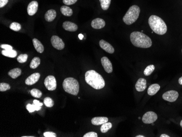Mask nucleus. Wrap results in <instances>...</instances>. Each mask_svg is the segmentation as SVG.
I'll return each instance as SVG.
<instances>
[{
	"label": "nucleus",
	"mask_w": 182,
	"mask_h": 137,
	"mask_svg": "<svg viewBox=\"0 0 182 137\" xmlns=\"http://www.w3.org/2000/svg\"><path fill=\"white\" fill-rule=\"evenodd\" d=\"M86 82L96 90L104 88L105 83L102 76L94 70H88L85 73Z\"/></svg>",
	"instance_id": "f257e3e1"
},
{
	"label": "nucleus",
	"mask_w": 182,
	"mask_h": 137,
	"mask_svg": "<svg viewBox=\"0 0 182 137\" xmlns=\"http://www.w3.org/2000/svg\"><path fill=\"white\" fill-rule=\"evenodd\" d=\"M131 42L135 47L148 48L152 45V40L148 36L141 32L135 31L130 34Z\"/></svg>",
	"instance_id": "f03ea898"
},
{
	"label": "nucleus",
	"mask_w": 182,
	"mask_h": 137,
	"mask_svg": "<svg viewBox=\"0 0 182 137\" xmlns=\"http://www.w3.org/2000/svg\"><path fill=\"white\" fill-rule=\"evenodd\" d=\"M148 23L152 30L156 34L163 35L166 33V24L159 16L154 15L151 16L148 19Z\"/></svg>",
	"instance_id": "7ed1b4c3"
},
{
	"label": "nucleus",
	"mask_w": 182,
	"mask_h": 137,
	"mask_svg": "<svg viewBox=\"0 0 182 137\" xmlns=\"http://www.w3.org/2000/svg\"><path fill=\"white\" fill-rule=\"evenodd\" d=\"M140 13V8L139 6L136 5H132L123 16V22L128 25L133 24L139 18Z\"/></svg>",
	"instance_id": "20e7f679"
},
{
	"label": "nucleus",
	"mask_w": 182,
	"mask_h": 137,
	"mask_svg": "<svg viewBox=\"0 0 182 137\" xmlns=\"http://www.w3.org/2000/svg\"><path fill=\"white\" fill-rule=\"evenodd\" d=\"M63 88L67 93L77 96L79 92V84L73 78H67L63 82Z\"/></svg>",
	"instance_id": "39448f33"
},
{
	"label": "nucleus",
	"mask_w": 182,
	"mask_h": 137,
	"mask_svg": "<svg viewBox=\"0 0 182 137\" xmlns=\"http://www.w3.org/2000/svg\"><path fill=\"white\" fill-rule=\"evenodd\" d=\"M44 85L49 91L56 90L57 87L56 80L52 75L48 76L44 80Z\"/></svg>",
	"instance_id": "423d86ee"
},
{
	"label": "nucleus",
	"mask_w": 182,
	"mask_h": 137,
	"mask_svg": "<svg viewBox=\"0 0 182 137\" xmlns=\"http://www.w3.org/2000/svg\"><path fill=\"white\" fill-rule=\"evenodd\" d=\"M157 119L158 116L156 113H155L153 111H148L144 114L142 120L144 124H150L156 121Z\"/></svg>",
	"instance_id": "0eeeda50"
},
{
	"label": "nucleus",
	"mask_w": 182,
	"mask_h": 137,
	"mask_svg": "<svg viewBox=\"0 0 182 137\" xmlns=\"http://www.w3.org/2000/svg\"><path fill=\"white\" fill-rule=\"evenodd\" d=\"M179 96L178 92L174 90H170L167 91L162 95V98L165 101L170 102H173L177 100Z\"/></svg>",
	"instance_id": "6e6552de"
},
{
	"label": "nucleus",
	"mask_w": 182,
	"mask_h": 137,
	"mask_svg": "<svg viewBox=\"0 0 182 137\" xmlns=\"http://www.w3.org/2000/svg\"><path fill=\"white\" fill-rule=\"evenodd\" d=\"M51 42L52 46L57 49V50H62L64 49L65 47V44L63 41H62L61 38H60L59 37L57 36H53L51 38Z\"/></svg>",
	"instance_id": "1a4fd4ad"
},
{
	"label": "nucleus",
	"mask_w": 182,
	"mask_h": 137,
	"mask_svg": "<svg viewBox=\"0 0 182 137\" xmlns=\"http://www.w3.org/2000/svg\"><path fill=\"white\" fill-rule=\"evenodd\" d=\"M101 62L106 72L108 73H111L112 72L113 68L110 59H108V57H103L101 59Z\"/></svg>",
	"instance_id": "9d476101"
},
{
	"label": "nucleus",
	"mask_w": 182,
	"mask_h": 137,
	"mask_svg": "<svg viewBox=\"0 0 182 137\" xmlns=\"http://www.w3.org/2000/svg\"><path fill=\"white\" fill-rule=\"evenodd\" d=\"M38 2L36 1H32L28 4V7H27V13L28 15L30 16L34 15L38 10Z\"/></svg>",
	"instance_id": "9b49d317"
},
{
	"label": "nucleus",
	"mask_w": 182,
	"mask_h": 137,
	"mask_svg": "<svg viewBox=\"0 0 182 137\" xmlns=\"http://www.w3.org/2000/svg\"><path fill=\"white\" fill-rule=\"evenodd\" d=\"M99 45L103 50H104L105 52H107L108 53L113 54L115 52V49L113 48V47L110 43H109L108 42L103 39H102L99 41Z\"/></svg>",
	"instance_id": "f8f14e48"
},
{
	"label": "nucleus",
	"mask_w": 182,
	"mask_h": 137,
	"mask_svg": "<svg viewBox=\"0 0 182 137\" xmlns=\"http://www.w3.org/2000/svg\"><path fill=\"white\" fill-rule=\"evenodd\" d=\"M41 77V74L38 73H35L29 76L25 80V84L27 85H32L38 81Z\"/></svg>",
	"instance_id": "ddd939ff"
},
{
	"label": "nucleus",
	"mask_w": 182,
	"mask_h": 137,
	"mask_svg": "<svg viewBox=\"0 0 182 137\" xmlns=\"http://www.w3.org/2000/svg\"><path fill=\"white\" fill-rule=\"evenodd\" d=\"M135 88L138 92H142L145 90L147 88L146 80L144 78H140L136 82Z\"/></svg>",
	"instance_id": "4468645a"
},
{
	"label": "nucleus",
	"mask_w": 182,
	"mask_h": 137,
	"mask_svg": "<svg viewBox=\"0 0 182 137\" xmlns=\"http://www.w3.org/2000/svg\"><path fill=\"white\" fill-rule=\"evenodd\" d=\"M105 26V21L103 19L96 18L91 22V26L93 29H101Z\"/></svg>",
	"instance_id": "2eb2a0df"
},
{
	"label": "nucleus",
	"mask_w": 182,
	"mask_h": 137,
	"mask_svg": "<svg viewBox=\"0 0 182 137\" xmlns=\"http://www.w3.org/2000/svg\"><path fill=\"white\" fill-rule=\"evenodd\" d=\"M63 27L66 31L75 32L77 31L78 27L75 23L70 21H65L63 23Z\"/></svg>",
	"instance_id": "dca6fc26"
},
{
	"label": "nucleus",
	"mask_w": 182,
	"mask_h": 137,
	"mask_svg": "<svg viewBox=\"0 0 182 137\" xmlns=\"http://www.w3.org/2000/svg\"><path fill=\"white\" fill-rule=\"evenodd\" d=\"M107 122H108V118L106 117H95L91 120L92 124L95 126H99Z\"/></svg>",
	"instance_id": "f3484780"
},
{
	"label": "nucleus",
	"mask_w": 182,
	"mask_h": 137,
	"mask_svg": "<svg viewBox=\"0 0 182 137\" xmlns=\"http://www.w3.org/2000/svg\"><path fill=\"white\" fill-rule=\"evenodd\" d=\"M56 16V12L54 9H50L45 14V19L48 22H52Z\"/></svg>",
	"instance_id": "a211bd4d"
},
{
	"label": "nucleus",
	"mask_w": 182,
	"mask_h": 137,
	"mask_svg": "<svg viewBox=\"0 0 182 137\" xmlns=\"http://www.w3.org/2000/svg\"><path fill=\"white\" fill-rule=\"evenodd\" d=\"M160 88V86L158 84H154L150 86L148 88L147 93L150 96H153L155 95Z\"/></svg>",
	"instance_id": "6ab92c4d"
},
{
	"label": "nucleus",
	"mask_w": 182,
	"mask_h": 137,
	"mask_svg": "<svg viewBox=\"0 0 182 137\" xmlns=\"http://www.w3.org/2000/svg\"><path fill=\"white\" fill-rule=\"evenodd\" d=\"M32 41H33L34 47L35 48L37 52H38L39 53H42L44 50V48L43 45L41 44V42L36 38H34Z\"/></svg>",
	"instance_id": "aec40b11"
},
{
	"label": "nucleus",
	"mask_w": 182,
	"mask_h": 137,
	"mask_svg": "<svg viewBox=\"0 0 182 137\" xmlns=\"http://www.w3.org/2000/svg\"><path fill=\"white\" fill-rule=\"evenodd\" d=\"M60 10L62 14L64 16H70L73 14V10L72 9L67 5H63L62 6Z\"/></svg>",
	"instance_id": "412c9836"
},
{
	"label": "nucleus",
	"mask_w": 182,
	"mask_h": 137,
	"mask_svg": "<svg viewBox=\"0 0 182 137\" xmlns=\"http://www.w3.org/2000/svg\"><path fill=\"white\" fill-rule=\"evenodd\" d=\"M21 70L18 68L10 70L8 72V75L13 79L18 78V77H19L21 75Z\"/></svg>",
	"instance_id": "4be33fe9"
},
{
	"label": "nucleus",
	"mask_w": 182,
	"mask_h": 137,
	"mask_svg": "<svg viewBox=\"0 0 182 137\" xmlns=\"http://www.w3.org/2000/svg\"><path fill=\"white\" fill-rule=\"evenodd\" d=\"M2 54L7 57L14 58L17 55V52L14 50H3L2 51Z\"/></svg>",
	"instance_id": "5701e85b"
},
{
	"label": "nucleus",
	"mask_w": 182,
	"mask_h": 137,
	"mask_svg": "<svg viewBox=\"0 0 182 137\" xmlns=\"http://www.w3.org/2000/svg\"><path fill=\"white\" fill-rule=\"evenodd\" d=\"M40 63H41V59L38 57H34L31 61L30 66L32 69H35L38 67Z\"/></svg>",
	"instance_id": "b1692460"
},
{
	"label": "nucleus",
	"mask_w": 182,
	"mask_h": 137,
	"mask_svg": "<svg viewBox=\"0 0 182 137\" xmlns=\"http://www.w3.org/2000/svg\"><path fill=\"white\" fill-rule=\"evenodd\" d=\"M112 127V124L110 122H106L104 124H102V126L100 127V131L104 133L108 132L109 129H110Z\"/></svg>",
	"instance_id": "393cba45"
},
{
	"label": "nucleus",
	"mask_w": 182,
	"mask_h": 137,
	"mask_svg": "<svg viewBox=\"0 0 182 137\" xmlns=\"http://www.w3.org/2000/svg\"><path fill=\"white\" fill-rule=\"evenodd\" d=\"M101 7L103 10H107L110 5L111 0H99Z\"/></svg>",
	"instance_id": "a878e982"
},
{
	"label": "nucleus",
	"mask_w": 182,
	"mask_h": 137,
	"mask_svg": "<svg viewBox=\"0 0 182 137\" xmlns=\"http://www.w3.org/2000/svg\"><path fill=\"white\" fill-rule=\"evenodd\" d=\"M154 70H155V66L154 65H149L144 70V75L146 76L151 75L152 73L153 72Z\"/></svg>",
	"instance_id": "bb28decb"
},
{
	"label": "nucleus",
	"mask_w": 182,
	"mask_h": 137,
	"mask_svg": "<svg viewBox=\"0 0 182 137\" xmlns=\"http://www.w3.org/2000/svg\"><path fill=\"white\" fill-rule=\"evenodd\" d=\"M44 103L47 107L52 108L54 105V102L52 98L50 97H46L44 99Z\"/></svg>",
	"instance_id": "cd10ccee"
},
{
	"label": "nucleus",
	"mask_w": 182,
	"mask_h": 137,
	"mask_svg": "<svg viewBox=\"0 0 182 137\" xmlns=\"http://www.w3.org/2000/svg\"><path fill=\"white\" fill-rule=\"evenodd\" d=\"M31 95L36 98H41L42 96L41 91L37 88H34L30 91Z\"/></svg>",
	"instance_id": "c85d7f7f"
},
{
	"label": "nucleus",
	"mask_w": 182,
	"mask_h": 137,
	"mask_svg": "<svg viewBox=\"0 0 182 137\" xmlns=\"http://www.w3.org/2000/svg\"><path fill=\"white\" fill-rule=\"evenodd\" d=\"M10 29L14 31H19L21 29V26L20 23H16V22H13L10 24L9 26Z\"/></svg>",
	"instance_id": "c756f323"
},
{
	"label": "nucleus",
	"mask_w": 182,
	"mask_h": 137,
	"mask_svg": "<svg viewBox=\"0 0 182 137\" xmlns=\"http://www.w3.org/2000/svg\"><path fill=\"white\" fill-rule=\"evenodd\" d=\"M10 88V86L7 83H1L0 84V91L1 92H4L8 91Z\"/></svg>",
	"instance_id": "7c9ffc66"
},
{
	"label": "nucleus",
	"mask_w": 182,
	"mask_h": 137,
	"mask_svg": "<svg viewBox=\"0 0 182 137\" xmlns=\"http://www.w3.org/2000/svg\"><path fill=\"white\" fill-rule=\"evenodd\" d=\"M28 58V55L27 54H21L17 57V60L20 63H24L26 62Z\"/></svg>",
	"instance_id": "2f4dec72"
},
{
	"label": "nucleus",
	"mask_w": 182,
	"mask_h": 137,
	"mask_svg": "<svg viewBox=\"0 0 182 137\" xmlns=\"http://www.w3.org/2000/svg\"><path fill=\"white\" fill-rule=\"evenodd\" d=\"M26 109H27L29 113H33L34 111H36V108H35V106H34V104H28L26 106Z\"/></svg>",
	"instance_id": "473e14b6"
},
{
	"label": "nucleus",
	"mask_w": 182,
	"mask_h": 137,
	"mask_svg": "<svg viewBox=\"0 0 182 137\" xmlns=\"http://www.w3.org/2000/svg\"><path fill=\"white\" fill-rule=\"evenodd\" d=\"M77 1V0H63V2L66 5H72Z\"/></svg>",
	"instance_id": "72a5a7b5"
},
{
	"label": "nucleus",
	"mask_w": 182,
	"mask_h": 137,
	"mask_svg": "<svg viewBox=\"0 0 182 137\" xmlns=\"http://www.w3.org/2000/svg\"><path fill=\"white\" fill-rule=\"evenodd\" d=\"M44 136L45 137H56V135L52 132H46L44 133Z\"/></svg>",
	"instance_id": "f704fd0d"
},
{
	"label": "nucleus",
	"mask_w": 182,
	"mask_h": 137,
	"mask_svg": "<svg viewBox=\"0 0 182 137\" xmlns=\"http://www.w3.org/2000/svg\"><path fill=\"white\" fill-rule=\"evenodd\" d=\"M84 137H97L98 135L94 132H90L87 133L86 134H85L84 136Z\"/></svg>",
	"instance_id": "c9c22d12"
},
{
	"label": "nucleus",
	"mask_w": 182,
	"mask_h": 137,
	"mask_svg": "<svg viewBox=\"0 0 182 137\" xmlns=\"http://www.w3.org/2000/svg\"><path fill=\"white\" fill-rule=\"evenodd\" d=\"M1 48L4 49V50H12L13 47L8 44H2L1 45Z\"/></svg>",
	"instance_id": "e433bc0d"
},
{
	"label": "nucleus",
	"mask_w": 182,
	"mask_h": 137,
	"mask_svg": "<svg viewBox=\"0 0 182 137\" xmlns=\"http://www.w3.org/2000/svg\"><path fill=\"white\" fill-rule=\"evenodd\" d=\"M8 2V0H0V7H5Z\"/></svg>",
	"instance_id": "4c0bfd02"
},
{
	"label": "nucleus",
	"mask_w": 182,
	"mask_h": 137,
	"mask_svg": "<svg viewBox=\"0 0 182 137\" xmlns=\"http://www.w3.org/2000/svg\"><path fill=\"white\" fill-rule=\"evenodd\" d=\"M34 103L37 105V106H43V103H41L39 101H37V100H34Z\"/></svg>",
	"instance_id": "58836bf2"
},
{
	"label": "nucleus",
	"mask_w": 182,
	"mask_h": 137,
	"mask_svg": "<svg viewBox=\"0 0 182 137\" xmlns=\"http://www.w3.org/2000/svg\"><path fill=\"white\" fill-rule=\"evenodd\" d=\"M178 83H179L180 85H182V77H181L179 79V80H178Z\"/></svg>",
	"instance_id": "ea45409f"
},
{
	"label": "nucleus",
	"mask_w": 182,
	"mask_h": 137,
	"mask_svg": "<svg viewBox=\"0 0 182 137\" xmlns=\"http://www.w3.org/2000/svg\"><path fill=\"white\" fill-rule=\"evenodd\" d=\"M160 137H170L169 135H165V134H162V135H160Z\"/></svg>",
	"instance_id": "a19ab883"
},
{
	"label": "nucleus",
	"mask_w": 182,
	"mask_h": 137,
	"mask_svg": "<svg viewBox=\"0 0 182 137\" xmlns=\"http://www.w3.org/2000/svg\"><path fill=\"white\" fill-rule=\"evenodd\" d=\"M79 37L80 39H82L83 37H84V36L82 34H80L79 35Z\"/></svg>",
	"instance_id": "79ce46f5"
},
{
	"label": "nucleus",
	"mask_w": 182,
	"mask_h": 137,
	"mask_svg": "<svg viewBox=\"0 0 182 137\" xmlns=\"http://www.w3.org/2000/svg\"><path fill=\"white\" fill-rule=\"evenodd\" d=\"M136 137H145L144 135H137Z\"/></svg>",
	"instance_id": "37998d69"
},
{
	"label": "nucleus",
	"mask_w": 182,
	"mask_h": 137,
	"mask_svg": "<svg viewBox=\"0 0 182 137\" xmlns=\"http://www.w3.org/2000/svg\"><path fill=\"white\" fill-rule=\"evenodd\" d=\"M33 136H23V137H32Z\"/></svg>",
	"instance_id": "c03bdc74"
},
{
	"label": "nucleus",
	"mask_w": 182,
	"mask_h": 137,
	"mask_svg": "<svg viewBox=\"0 0 182 137\" xmlns=\"http://www.w3.org/2000/svg\"><path fill=\"white\" fill-rule=\"evenodd\" d=\"M180 126L182 127V120L181 121V122H180Z\"/></svg>",
	"instance_id": "a18cd8bd"
}]
</instances>
